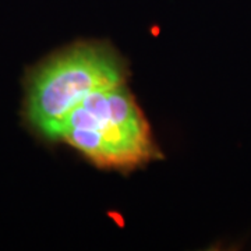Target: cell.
I'll return each instance as SVG.
<instances>
[{
  "instance_id": "7a4b0ae2",
  "label": "cell",
  "mask_w": 251,
  "mask_h": 251,
  "mask_svg": "<svg viewBox=\"0 0 251 251\" xmlns=\"http://www.w3.org/2000/svg\"><path fill=\"white\" fill-rule=\"evenodd\" d=\"M59 141L100 169L133 171L162 156L127 82L82 99L56 127L50 143Z\"/></svg>"
},
{
  "instance_id": "6da1fadb",
  "label": "cell",
  "mask_w": 251,
  "mask_h": 251,
  "mask_svg": "<svg viewBox=\"0 0 251 251\" xmlns=\"http://www.w3.org/2000/svg\"><path fill=\"white\" fill-rule=\"evenodd\" d=\"M127 64L105 42L81 41L28 67L24 74L21 120L41 141L50 143L54 130L94 91L126 84Z\"/></svg>"
}]
</instances>
